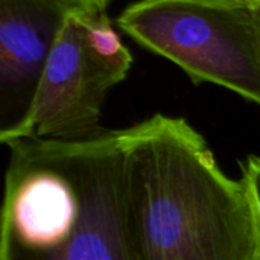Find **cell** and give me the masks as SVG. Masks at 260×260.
<instances>
[{
	"mask_svg": "<svg viewBox=\"0 0 260 260\" xmlns=\"http://www.w3.org/2000/svg\"><path fill=\"white\" fill-rule=\"evenodd\" d=\"M69 2H73L76 5H99V6H105L111 2V0H69Z\"/></svg>",
	"mask_w": 260,
	"mask_h": 260,
	"instance_id": "52a82bcc",
	"label": "cell"
},
{
	"mask_svg": "<svg viewBox=\"0 0 260 260\" xmlns=\"http://www.w3.org/2000/svg\"><path fill=\"white\" fill-rule=\"evenodd\" d=\"M254 12H256V20H257V26H259L260 32V0H254Z\"/></svg>",
	"mask_w": 260,
	"mask_h": 260,
	"instance_id": "ba28073f",
	"label": "cell"
},
{
	"mask_svg": "<svg viewBox=\"0 0 260 260\" xmlns=\"http://www.w3.org/2000/svg\"><path fill=\"white\" fill-rule=\"evenodd\" d=\"M125 192L142 260H260V218L241 180L183 117L123 129Z\"/></svg>",
	"mask_w": 260,
	"mask_h": 260,
	"instance_id": "7a4b0ae2",
	"label": "cell"
},
{
	"mask_svg": "<svg viewBox=\"0 0 260 260\" xmlns=\"http://www.w3.org/2000/svg\"><path fill=\"white\" fill-rule=\"evenodd\" d=\"M5 145L0 260H142L126 212L123 129Z\"/></svg>",
	"mask_w": 260,
	"mask_h": 260,
	"instance_id": "6da1fadb",
	"label": "cell"
},
{
	"mask_svg": "<svg viewBox=\"0 0 260 260\" xmlns=\"http://www.w3.org/2000/svg\"><path fill=\"white\" fill-rule=\"evenodd\" d=\"M105 9L78 5L70 11L27 113L0 131L3 145L17 139H81L102 129L104 101L133 64Z\"/></svg>",
	"mask_w": 260,
	"mask_h": 260,
	"instance_id": "277c9868",
	"label": "cell"
},
{
	"mask_svg": "<svg viewBox=\"0 0 260 260\" xmlns=\"http://www.w3.org/2000/svg\"><path fill=\"white\" fill-rule=\"evenodd\" d=\"M242 168V181L245 183L253 204L259 213L260 218V157L259 155H248L245 163L241 165Z\"/></svg>",
	"mask_w": 260,
	"mask_h": 260,
	"instance_id": "8992f818",
	"label": "cell"
},
{
	"mask_svg": "<svg viewBox=\"0 0 260 260\" xmlns=\"http://www.w3.org/2000/svg\"><path fill=\"white\" fill-rule=\"evenodd\" d=\"M69 0H0V131L27 113L70 11Z\"/></svg>",
	"mask_w": 260,
	"mask_h": 260,
	"instance_id": "5b68a950",
	"label": "cell"
},
{
	"mask_svg": "<svg viewBox=\"0 0 260 260\" xmlns=\"http://www.w3.org/2000/svg\"><path fill=\"white\" fill-rule=\"evenodd\" d=\"M145 49L195 82L225 87L260 105V32L254 0H139L116 18Z\"/></svg>",
	"mask_w": 260,
	"mask_h": 260,
	"instance_id": "3957f363",
	"label": "cell"
}]
</instances>
